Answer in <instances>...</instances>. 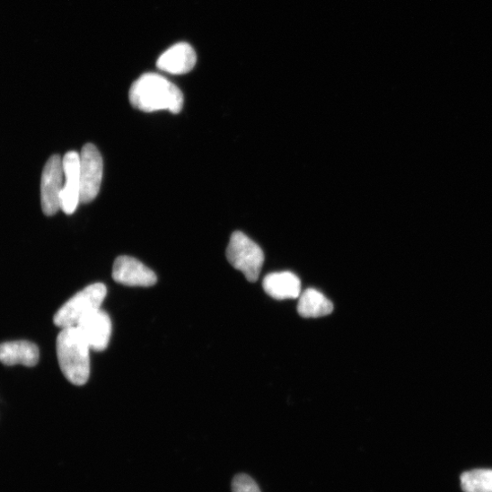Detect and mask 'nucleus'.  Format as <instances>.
I'll return each mask as SVG.
<instances>
[{
  "instance_id": "f257e3e1",
  "label": "nucleus",
  "mask_w": 492,
  "mask_h": 492,
  "mask_svg": "<svg viewBox=\"0 0 492 492\" xmlns=\"http://www.w3.org/2000/svg\"><path fill=\"white\" fill-rule=\"evenodd\" d=\"M129 99L131 104L142 111L169 110L173 114L181 110L184 101L176 85L154 73L145 74L134 83Z\"/></svg>"
},
{
  "instance_id": "f03ea898",
  "label": "nucleus",
  "mask_w": 492,
  "mask_h": 492,
  "mask_svg": "<svg viewBox=\"0 0 492 492\" xmlns=\"http://www.w3.org/2000/svg\"><path fill=\"white\" fill-rule=\"evenodd\" d=\"M57 356L61 373L75 386L87 383L91 373V347L77 327L61 329L57 342Z\"/></svg>"
},
{
  "instance_id": "7ed1b4c3",
  "label": "nucleus",
  "mask_w": 492,
  "mask_h": 492,
  "mask_svg": "<svg viewBox=\"0 0 492 492\" xmlns=\"http://www.w3.org/2000/svg\"><path fill=\"white\" fill-rule=\"evenodd\" d=\"M106 295L104 284L88 286L60 307L54 316V324L61 329L77 327L83 319L101 309Z\"/></svg>"
},
{
  "instance_id": "20e7f679",
  "label": "nucleus",
  "mask_w": 492,
  "mask_h": 492,
  "mask_svg": "<svg viewBox=\"0 0 492 492\" xmlns=\"http://www.w3.org/2000/svg\"><path fill=\"white\" fill-rule=\"evenodd\" d=\"M228 262L246 279L255 283L261 273L265 255L260 246L242 232H234L226 250Z\"/></svg>"
},
{
  "instance_id": "39448f33",
  "label": "nucleus",
  "mask_w": 492,
  "mask_h": 492,
  "mask_svg": "<svg viewBox=\"0 0 492 492\" xmlns=\"http://www.w3.org/2000/svg\"><path fill=\"white\" fill-rule=\"evenodd\" d=\"M64 184L63 159L59 155H53L46 163L41 176V207L47 216H52L60 210Z\"/></svg>"
},
{
  "instance_id": "423d86ee",
  "label": "nucleus",
  "mask_w": 492,
  "mask_h": 492,
  "mask_svg": "<svg viewBox=\"0 0 492 492\" xmlns=\"http://www.w3.org/2000/svg\"><path fill=\"white\" fill-rule=\"evenodd\" d=\"M103 174V160L95 145L88 144L80 154L81 204H89L98 196Z\"/></svg>"
},
{
  "instance_id": "0eeeda50",
  "label": "nucleus",
  "mask_w": 492,
  "mask_h": 492,
  "mask_svg": "<svg viewBox=\"0 0 492 492\" xmlns=\"http://www.w3.org/2000/svg\"><path fill=\"white\" fill-rule=\"evenodd\" d=\"M65 184L60 198V210L73 215L81 204L80 154L67 153L64 159Z\"/></svg>"
},
{
  "instance_id": "6e6552de",
  "label": "nucleus",
  "mask_w": 492,
  "mask_h": 492,
  "mask_svg": "<svg viewBox=\"0 0 492 492\" xmlns=\"http://www.w3.org/2000/svg\"><path fill=\"white\" fill-rule=\"evenodd\" d=\"M112 277L115 282L128 286L149 287L157 282L153 270L131 257H119L115 260Z\"/></svg>"
},
{
  "instance_id": "1a4fd4ad",
  "label": "nucleus",
  "mask_w": 492,
  "mask_h": 492,
  "mask_svg": "<svg viewBox=\"0 0 492 492\" xmlns=\"http://www.w3.org/2000/svg\"><path fill=\"white\" fill-rule=\"evenodd\" d=\"M92 350L103 351L108 347L111 336V321L101 309L92 312L77 325Z\"/></svg>"
},
{
  "instance_id": "9d476101",
  "label": "nucleus",
  "mask_w": 492,
  "mask_h": 492,
  "mask_svg": "<svg viewBox=\"0 0 492 492\" xmlns=\"http://www.w3.org/2000/svg\"><path fill=\"white\" fill-rule=\"evenodd\" d=\"M198 61L193 47L186 42L173 45L165 50L157 60V68L162 72L180 75L191 72Z\"/></svg>"
},
{
  "instance_id": "9b49d317",
  "label": "nucleus",
  "mask_w": 492,
  "mask_h": 492,
  "mask_svg": "<svg viewBox=\"0 0 492 492\" xmlns=\"http://www.w3.org/2000/svg\"><path fill=\"white\" fill-rule=\"evenodd\" d=\"M39 359V348L31 342L13 341L0 344V362L4 365L34 366Z\"/></svg>"
},
{
  "instance_id": "f8f14e48",
  "label": "nucleus",
  "mask_w": 492,
  "mask_h": 492,
  "mask_svg": "<svg viewBox=\"0 0 492 492\" xmlns=\"http://www.w3.org/2000/svg\"><path fill=\"white\" fill-rule=\"evenodd\" d=\"M266 293L277 300L295 299L301 294V281L291 272L272 273L263 282Z\"/></svg>"
},
{
  "instance_id": "ddd939ff",
  "label": "nucleus",
  "mask_w": 492,
  "mask_h": 492,
  "mask_svg": "<svg viewBox=\"0 0 492 492\" xmlns=\"http://www.w3.org/2000/svg\"><path fill=\"white\" fill-rule=\"evenodd\" d=\"M333 311V303L316 289H306L299 296L297 312L304 319L326 317Z\"/></svg>"
},
{
  "instance_id": "4468645a",
  "label": "nucleus",
  "mask_w": 492,
  "mask_h": 492,
  "mask_svg": "<svg viewBox=\"0 0 492 492\" xmlns=\"http://www.w3.org/2000/svg\"><path fill=\"white\" fill-rule=\"evenodd\" d=\"M464 492H492V470H474L461 477Z\"/></svg>"
},
{
  "instance_id": "2eb2a0df",
  "label": "nucleus",
  "mask_w": 492,
  "mask_h": 492,
  "mask_svg": "<svg viewBox=\"0 0 492 492\" xmlns=\"http://www.w3.org/2000/svg\"><path fill=\"white\" fill-rule=\"evenodd\" d=\"M233 492H261L257 482L248 474L236 475L232 482Z\"/></svg>"
}]
</instances>
